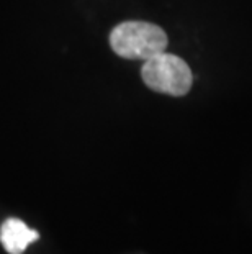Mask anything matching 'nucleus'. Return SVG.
Segmentation results:
<instances>
[{
  "mask_svg": "<svg viewBox=\"0 0 252 254\" xmlns=\"http://www.w3.org/2000/svg\"><path fill=\"white\" fill-rule=\"evenodd\" d=\"M40 233L18 218L5 220L0 226V243L8 254H23L31 243L38 241Z\"/></svg>",
  "mask_w": 252,
  "mask_h": 254,
  "instance_id": "3",
  "label": "nucleus"
},
{
  "mask_svg": "<svg viewBox=\"0 0 252 254\" xmlns=\"http://www.w3.org/2000/svg\"><path fill=\"white\" fill-rule=\"evenodd\" d=\"M141 77L144 84L154 92L174 97L189 94L194 84V74L189 64L182 58L165 51L144 61Z\"/></svg>",
  "mask_w": 252,
  "mask_h": 254,
  "instance_id": "2",
  "label": "nucleus"
},
{
  "mask_svg": "<svg viewBox=\"0 0 252 254\" xmlns=\"http://www.w3.org/2000/svg\"><path fill=\"white\" fill-rule=\"evenodd\" d=\"M169 38L160 26L148 21H123L110 33V46L125 59H146L164 53Z\"/></svg>",
  "mask_w": 252,
  "mask_h": 254,
  "instance_id": "1",
  "label": "nucleus"
}]
</instances>
